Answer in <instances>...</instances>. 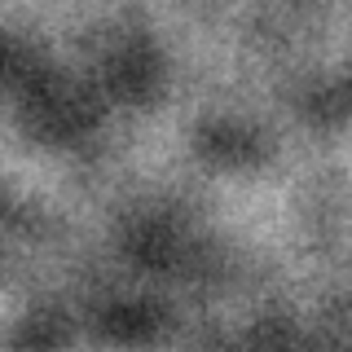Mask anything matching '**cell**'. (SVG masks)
I'll list each match as a JSON object with an SVG mask.
<instances>
[]
</instances>
